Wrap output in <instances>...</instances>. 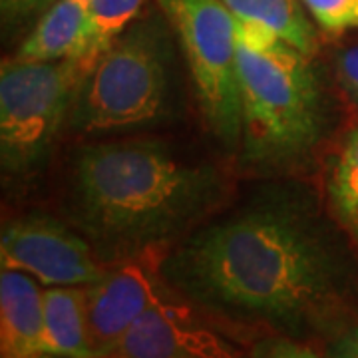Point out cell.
Returning <instances> with one entry per match:
<instances>
[{
  "instance_id": "6da1fadb",
  "label": "cell",
  "mask_w": 358,
  "mask_h": 358,
  "mask_svg": "<svg viewBox=\"0 0 358 358\" xmlns=\"http://www.w3.org/2000/svg\"><path fill=\"white\" fill-rule=\"evenodd\" d=\"M162 277L209 320L307 341L334 327L348 267L305 192H275L189 233Z\"/></svg>"
},
{
  "instance_id": "7a4b0ae2",
  "label": "cell",
  "mask_w": 358,
  "mask_h": 358,
  "mask_svg": "<svg viewBox=\"0 0 358 358\" xmlns=\"http://www.w3.org/2000/svg\"><path fill=\"white\" fill-rule=\"evenodd\" d=\"M225 173L152 138L86 143L66 178V209L103 263L167 253L215 213Z\"/></svg>"
},
{
  "instance_id": "3957f363",
  "label": "cell",
  "mask_w": 358,
  "mask_h": 358,
  "mask_svg": "<svg viewBox=\"0 0 358 358\" xmlns=\"http://www.w3.org/2000/svg\"><path fill=\"white\" fill-rule=\"evenodd\" d=\"M237 50L241 164L271 176L307 167L329 124V100L313 56L281 36L265 46L237 38Z\"/></svg>"
},
{
  "instance_id": "277c9868",
  "label": "cell",
  "mask_w": 358,
  "mask_h": 358,
  "mask_svg": "<svg viewBox=\"0 0 358 358\" xmlns=\"http://www.w3.org/2000/svg\"><path fill=\"white\" fill-rule=\"evenodd\" d=\"M173 36L164 13L136 18L84 76L66 128L98 138L162 122L171 103Z\"/></svg>"
},
{
  "instance_id": "5b68a950",
  "label": "cell",
  "mask_w": 358,
  "mask_h": 358,
  "mask_svg": "<svg viewBox=\"0 0 358 358\" xmlns=\"http://www.w3.org/2000/svg\"><path fill=\"white\" fill-rule=\"evenodd\" d=\"M88 66L4 60L0 68V164L6 178L26 179L46 166L72 114Z\"/></svg>"
},
{
  "instance_id": "8992f818",
  "label": "cell",
  "mask_w": 358,
  "mask_h": 358,
  "mask_svg": "<svg viewBox=\"0 0 358 358\" xmlns=\"http://www.w3.org/2000/svg\"><path fill=\"white\" fill-rule=\"evenodd\" d=\"M176 32L207 128L223 148L241 145L237 18L221 0H157Z\"/></svg>"
},
{
  "instance_id": "52a82bcc",
  "label": "cell",
  "mask_w": 358,
  "mask_h": 358,
  "mask_svg": "<svg viewBox=\"0 0 358 358\" xmlns=\"http://www.w3.org/2000/svg\"><path fill=\"white\" fill-rule=\"evenodd\" d=\"M0 263L46 287L92 285L108 268L76 227L42 213L14 219L2 229Z\"/></svg>"
},
{
  "instance_id": "ba28073f",
  "label": "cell",
  "mask_w": 358,
  "mask_h": 358,
  "mask_svg": "<svg viewBox=\"0 0 358 358\" xmlns=\"http://www.w3.org/2000/svg\"><path fill=\"white\" fill-rule=\"evenodd\" d=\"M166 253L108 265L102 279L88 285L90 358H108L117 350L134 324L176 291L162 277Z\"/></svg>"
},
{
  "instance_id": "9c48e42d",
  "label": "cell",
  "mask_w": 358,
  "mask_h": 358,
  "mask_svg": "<svg viewBox=\"0 0 358 358\" xmlns=\"http://www.w3.org/2000/svg\"><path fill=\"white\" fill-rule=\"evenodd\" d=\"M108 358H249L178 293L150 308Z\"/></svg>"
},
{
  "instance_id": "30bf717a",
  "label": "cell",
  "mask_w": 358,
  "mask_h": 358,
  "mask_svg": "<svg viewBox=\"0 0 358 358\" xmlns=\"http://www.w3.org/2000/svg\"><path fill=\"white\" fill-rule=\"evenodd\" d=\"M42 289L22 271L0 273V358H58L44 343Z\"/></svg>"
},
{
  "instance_id": "8fae6325",
  "label": "cell",
  "mask_w": 358,
  "mask_h": 358,
  "mask_svg": "<svg viewBox=\"0 0 358 358\" xmlns=\"http://www.w3.org/2000/svg\"><path fill=\"white\" fill-rule=\"evenodd\" d=\"M90 2L92 0H56L18 46L14 60L58 62L78 58L84 44Z\"/></svg>"
},
{
  "instance_id": "7c38bea8",
  "label": "cell",
  "mask_w": 358,
  "mask_h": 358,
  "mask_svg": "<svg viewBox=\"0 0 358 358\" xmlns=\"http://www.w3.org/2000/svg\"><path fill=\"white\" fill-rule=\"evenodd\" d=\"M86 287H48L42 293L44 343L52 357L90 358Z\"/></svg>"
},
{
  "instance_id": "4fadbf2b",
  "label": "cell",
  "mask_w": 358,
  "mask_h": 358,
  "mask_svg": "<svg viewBox=\"0 0 358 358\" xmlns=\"http://www.w3.org/2000/svg\"><path fill=\"white\" fill-rule=\"evenodd\" d=\"M237 20H251L275 30L294 48L315 56L319 50L317 28L303 0H221Z\"/></svg>"
},
{
  "instance_id": "5bb4252c",
  "label": "cell",
  "mask_w": 358,
  "mask_h": 358,
  "mask_svg": "<svg viewBox=\"0 0 358 358\" xmlns=\"http://www.w3.org/2000/svg\"><path fill=\"white\" fill-rule=\"evenodd\" d=\"M324 192L336 223L358 245V124L343 136L329 162Z\"/></svg>"
},
{
  "instance_id": "9a60e30c",
  "label": "cell",
  "mask_w": 358,
  "mask_h": 358,
  "mask_svg": "<svg viewBox=\"0 0 358 358\" xmlns=\"http://www.w3.org/2000/svg\"><path fill=\"white\" fill-rule=\"evenodd\" d=\"M143 4L145 0H92L84 44L76 60L92 68L103 50L140 16Z\"/></svg>"
},
{
  "instance_id": "2e32d148",
  "label": "cell",
  "mask_w": 358,
  "mask_h": 358,
  "mask_svg": "<svg viewBox=\"0 0 358 358\" xmlns=\"http://www.w3.org/2000/svg\"><path fill=\"white\" fill-rule=\"evenodd\" d=\"M315 24L331 36L358 30V0H303Z\"/></svg>"
},
{
  "instance_id": "e0dca14e",
  "label": "cell",
  "mask_w": 358,
  "mask_h": 358,
  "mask_svg": "<svg viewBox=\"0 0 358 358\" xmlns=\"http://www.w3.org/2000/svg\"><path fill=\"white\" fill-rule=\"evenodd\" d=\"M249 358H329L305 341L285 334H263L249 346Z\"/></svg>"
},
{
  "instance_id": "ac0fdd59",
  "label": "cell",
  "mask_w": 358,
  "mask_h": 358,
  "mask_svg": "<svg viewBox=\"0 0 358 358\" xmlns=\"http://www.w3.org/2000/svg\"><path fill=\"white\" fill-rule=\"evenodd\" d=\"M333 70L338 86L358 106V38H346L334 48Z\"/></svg>"
},
{
  "instance_id": "d6986e66",
  "label": "cell",
  "mask_w": 358,
  "mask_h": 358,
  "mask_svg": "<svg viewBox=\"0 0 358 358\" xmlns=\"http://www.w3.org/2000/svg\"><path fill=\"white\" fill-rule=\"evenodd\" d=\"M56 0H0L2 20L8 26H20L42 16Z\"/></svg>"
},
{
  "instance_id": "ffe728a7",
  "label": "cell",
  "mask_w": 358,
  "mask_h": 358,
  "mask_svg": "<svg viewBox=\"0 0 358 358\" xmlns=\"http://www.w3.org/2000/svg\"><path fill=\"white\" fill-rule=\"evenodd\" d=\"M329 358H358V320L334 333L333 341L327 346Z\"/></svg>"
}]
</instances>
